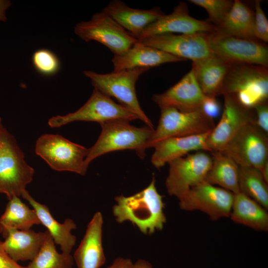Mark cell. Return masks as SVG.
Segmentation results:
<instances>
[{"mask_svg":"<svg viewBox=\"0 0 268 268\" xmlns=\"http://www.w3.org/2000/svg\"><path fill=\"white\" fill-rule=\"evenodd\" d=\"M163 197L157 191L153 176L150 183L142 191L129 197H115L117 204L113 207V213L116 221H129L144 234L162 230L166 222Z\"/></svg>","mask_w":268,"mask_h":268,"instance_id":"cell-1","label":"cell"},{"mask_svg":"<svg viewBox=\"0 0 268 268\" xmlns=\"http://www.w3.org/2000/svg\"><path fill=\"white\" fill-rule=\"evenodd\" d=\"M100 125V134L95 144L89 149L84 160L86 170L92 160L113 151L134 150L139 157H144L147 144L154 129L147 126L136 127L126 121H113Z\"/></svg>","mask_w":268,"mask_h":268,"instance_id":"cell-2","label":"cell"},{"mask_svg":"<svg viewBox=\"0 0 268 268\" xmlns=\"http://www.w3.org/2000/svg\"><path fill=\"white\" fill-rule=\"evenodd\" d=\"M233 94L243 106L254 109L267 101V67L245 64H231L219 95Z\"/></svg>","mask_w":268,"mask_h":268,"instance_id":"cell-3","label":"cell"},{"mask_svg":"<svg viewBox=\"0 0 268 268\" xmlns=\"http://www.w3.org/2000/svg\"><path fill=\"white\" fill-rule=\"evenodd\" d=\"M147 67H136L101 74L85 70L94 88L110 97L115 98L121 105L135 114L146 126L154 129L151 120L139 104L135 92V83L139 77L149 70Z\"/></svg>","mask_w":268,"mask_h":268,"instance_id":"cell-4","label":"cell"},{"mask_svg":"<svg viewBox=\"0 0 268 268\" xmlns=\"http://www.w3.org/2000/svg\"><path fill=\"white\" fill-rule=\"evenodd\" d=\"M34 174L15 137L4 127L0 135V189L8 200L20 197Z\"/></svg>","mask_w":268,"mask_h":268,"instance_id":"cell-5","label":"cell"},{"mask_svg":"<svg viewBox=\"0 0 268 268\" xmlns=\"http://www.w3.org/2000/svg\"><path fill=\"white\" fill-rule=\"evenodd\" d=\"M35 151L55 171H70L82 175L86 173L84 160L89 149L61 135L42 134L36 142Z\"/></svg>","mask_w":268,"mask_h":268,"instance_id":"cell-6","label":"cell"},{"mask_svg":"<svg viewBox=\"0 0 268 268\" xmlns=\"http://www.w3.org/2000/svg\"><path fill=\"white\" fill-rule=\"evenodd\" d=\"M136 119L139 118L134 112L94 88L89 99L79 109L65 116L53 117L48 123L51 128H59L75 121L95 122L100 124L113 121L130 122Z\"/></svg>","mask_w":268,"mask_h":268,"instance_id":"cell-7","label":"cell"},{"mask_svg":"<svg viewBox=\"0 0 268 268\" xmlns=\"http://www.w3.org/2000/svg\"><path fill=\"white\" fill-rule=\"evenodd\" d=\"M158 126L146 146L153 147L159 141L166 138L204 134L212 131L214 120L206 116L201 109L181 111L172 107L160 108Z\"/></svg>","mask_w":268,"mask_h":268,"instance_id":"cell-8","label":"cell"},{"mask_svg":"<svg viewBox=\"0 0 268 268\" xmlns=\"http://www.w3.org/2000/svg\"><path fill=\"white\" fill-rule=\"evenodd\" d=\"M212 157L203 151L189 153L169 162L165 186L168 193L178 200L192 188L205 181Z\"/></svg>","mask_w":268,"mask_h":268,"instance_id":"cell-9","label":"cell"},{"mask_svg":"<svg viewBox=\"0 0 268 268\" xmlns=\"http://www.w3.org/2000/svg\"><path fill=\"white\" fill-rule=\"evenodd\" d=\"M74 32L86 42L100 43L114 55L124 53L138 41L103 11L93 14L89 21L78 23Z\"/></svg>","mask_w":268,"mask_h":268,"instance_id":"cell-10","label":"cell"},{"mask_svg":"<svg viewBox=\"0 0 268 268\" xmlns=\"http://www.w3.org/2000/svg\"><path fill=\"white\" fill-rule=\"evenodd\" d=\"M211 53L230 64H245L268 67V49L258 40L206 33Z\"/></svg>","mask_w":268,"mask_h":268,"instance_id":"cell-11","label":"cell"},{"mask_svg":"<svg viewBox=\"0 0 268 268\" xmlns=\"http://www.w3.org/2000/svg\"><path fill=\"white\" fill-rule=\"evenodd\" d=\"M239 166L252 167L261 170L268 162V134L255 123L243 127L223 151Z\"/></svg>","mask_w":268,"mask_h":268,"instance_id":"cell-12","label":"cell"},{"mask_svg":"<svg viewBox=\"0 0 268 268\" xmlns=\"http://www.w3.org/2000/svg\"><path fill=\"white\" fill-rule=\"evenodd\" d=\"M233 198L231 192L204 181L179 199V205L184 210L203 212L215 221L229 217Z\"/></svg>","mask_w":268,"mask_h":268,"instance_id":"cell-13","label":"cell"},{"mask_svg":"<svg viewBox=\"0 0 268 268\" xmlns=\"http://www.w3.org/2000/svg\"><path fill=\"white\" fill-rule=\"evenodd\" d=\"M223 96L224 106L221 118L207 139L210 152L223 151L242 127L249 123H256L254 109L242 105L233 94Z\"/></svg>","mask_w":268,"mask_h":268,"instance_id":"cell-14","label":"cell"},{"mask_svg":"<svg viewBox=\"0 0 268 268\" xmlns=\"http://www.w3.org/2000/svg\"><path fill=\"white\" fill-rule=\"evenodd\" d=\"M138 41L185 60H191L192 63L203 60L212 54L208 46L206 33H164L150 36Z\"/></svg>","mask_w":268,"mask_h":268,"instance_id":"cell-15","label":"cell"},{"mask_svg":"<svg viewBox=\"0 0 268 268\" xmlns=\"http://www.w3.org/2000/svg\"><path fill=\"white\" fill-rule=\"evenodd\" d=\"M215 30V26L211 23L197 19L190 15L187 4L184 2H180L171 13L163 14L148 25L138 40L164 33L194 34L213 32Z\"/></svg>","mask_w":268,"mask_h":268,"instance_id":"cell-16","label":"cell"},{"mask_svg":"<svg viewBox=\"0 0 268 268\" xmlns=\"http://www.w3.org/2000/svg\"><path fill=\"white\" fill-rule=\"evenodd\" d=\"M205 97L191 69L175 85L162 93L153 94L152 98L160 108L172 107L187 112L201 109Z\"/></svg>","mask_w":268,"mask_h":268,"instance_id":"cell-17","label":"cell"},{"mask_svg":"<svg viewBox=\"0 0 268 268\" xmlns=\"http://www.w3.org/2000/svg\"><path fill=\"white\" fill-rule=\"evenodd\" d=\"M211 131L199 134L171 137L159 141L153 146L155 149L151 159L152 164L159 168L193 151L210 152L207 139Z\"/></svg>","mask_w":268,"mask_h":268,"instance_id":"cell-18","label":"cell"},{"mask_svg":"<svg viewBox=\"0 0 268 268\" xmlns=\"http://www.w3.org/2000/svg\"><path fill=\"white\" fill-rule=\"evenodd\" d=\"M103 224L102 213L96 212L88 224L85 234L74 253L73 258L78 268H100L105 264Z\"/></svg>","mask_w":268,"mask_h":268,"instance_id":"cell-19","label":"cell"},{"mask_svg":"<svg viewBox=\"0 0 268 268\" xmlns=\"http://www.w3.org/2000/svg\"><path fill=\"white\" fill-rule=\"evenodd\" d=\"M186 61L158 49L144 45L138 41L124 53L114 55V71L136 67H150L162 64Z\"/></svg>","mask_w":268,"mask_h":268,"instance_id":"cell-20","label":"cell"},{"mask_svg":"<svg viewBox=\"0 0 268 268\" xmlns=\"http://www.w3.org/2000/svg\"><path fill=\"white\" fill-rule=\"evenodd\" d=\"M102 11L137 39L148 25L164 14L158 7L133 8L119 0L110 1Z\"/></svg>","mask_w":268,"mask_h":268,"instance_id":"cell-21","label":"cell"},{"mask_svg":"<svg viewBox=\"0 0 268 268\" xmlns=\"http://www.w3.org/2000/svg\"><path fill=\"white\" fill-rule=\"evenodd\" d=\"M21 196L32 206L41 224L47 228L55 244L60 246L62 253L70 254L76 242V237L71 233L76 228L73 220L67 218L63 223L59 222L52 216L48 207L36 201L26 190Z\"/></svg>","mask_w":268,"mask_h":268,"instance_id":"cell-22","label":"cell"},{"mask_svg":"<svg viewBox=\"0 0 268 268\" xmlns=\"http://www.w3.org/2000/svg\"><path fill=\"white\" fill-rule=\"evenodd\" d=\"M230 66L231 64L213 54L192 63L195 77L206 96L219 95Z\"/></svg>","mask_w":268,"mask_h":268,"instance_id":"cell-23","label":"cell"},{"mask_svg":"<svg viewBox=\"0 0 268 268\" xmlns=\"http://www.w3.org/2000/svg\"><path fill=\"white\" fill-rule=\"evenodd\" d=\"M45 235L31 229L11 230L2 242L3 248L15 262L32 261L38 253Z\"/></svg>","mask_w":268,"mask_h":268,"instance_id":"cell-24","label":"cell"},{"mask_svg":"<svg viewBox=\"0 0 268 268\" xmlns=\"http://www.w3.org/2000/svg\"><path fill=\"white\" fill-rule=\"evenodd\" d=\"M254 12L243 2L235 0L222 21L215 26V31L223 35L257 40L254 36Z\"/></svg>","mask_w":268,"mask_h":268,"instance_id":"cell-25","label":"cell"},{"mask_svg":"<svg viewBox=\"0 0 268 268\" xmlns=\"http://www.w3.org/2000/svg\"><path fill=\"white\" fill-rule=\"evenodd\" d=\"M267 209L244 194H234L229 217L238 224L254 230H268V214Z\"/></svg>","mask_w":268,"mask_h":268,"instance_id":"cell-26","label":"cell"},{"mask_svg":"<svg viewBox=\"0 0 268 268\" xmlns=\"http://www.w3.org/2000/svg\"><path fill=\"white\" fill-rule=\"evenodd\" d=\"M212 163L205 181L236 194L240 192L238 185L239 166L223 151L210 152Z\"/></svg>","mask_w":268,"mask_h":268,"instance_id":"cell-27","label":"cell"},{"mask_svg":"<svg viewBox=\"0 0 268 268\" xmlns=\"http://www.w3.org/2000/svg\"><path fill=\"white\" fill-rule=\"evenodd\" d=\"M40 224L35 211L23 203L19 197L13 196L9 200L0 217V233L4 238L11 230H28Z\"/></svg>","mask_w":268,"mask_h":268,"instance_id":"cell-28","label":"cell"},{"mask_svg":"<svg viewBox=\"0 0 268 268\" xmlns=\"http://www.w3.org/2000/svg\"><path fill=\"white\" fill-rule=\"evenodd\" d=\"M261 171L252 167L239 166L240 192L268 209V186Z\"/></svg>","mask_w":268,"mask_h":268,"instance_id":"cell-29","label":"cell"},{"mask_svg":"<svg viewBox=\"0 0 268 268\" xmlns=\"http://www.w3.org/2000/svg\"><path fill=\"white\" fill-rule=\"evenodd\" d=\"M55 243L47 230L35 257L26 268H72L73 258L70 254L57 252Z\"/></svg>","mask_w":268,"mask_h":268,"instance_id":"cell-30","label":"cell"},{"mask_svg":"<svg viewBox=\"0 0 268 268\" xmlns=\"http://www.w3.org/2000/svg\"><path fill=\"white\" fill-rule=\"evenodd\" d=\"M32 62L35 70L45 76L55 74L61 68V63L58 57L47 49L36 51L32 55Z\"/></svg>","mask_w":268,"mask_h":268,"instance_id":"cell-31","label":"cell"},{"mask_svg":"<svg viewBox=\"0 0 268 268\" xmlns=\"http://www.w3.org/2000/svg\"><path fill=\"white\" fill-rule=\"evenodd\" d=\"M189 1L206 10L209 22L219 25L230 10L233 1L229 0H189Z\"/></svg>","mask_w":268,"mask_h":268,"instance_id":"cell-32","label":"cell"},{"mask_svg":"<svg viewBox=\"0 0 268 268\" xmlns=\"http://www.w3.org/2000/svg\"><path fill=\"white\" fill-rule=\"evenodd\" d=\"M254 33L256 39L268 42V20L261 7V1H255Z\"/></svg>","mask_w":268,"mask_h":268,"instance_id":"cell-33","label":"cell"},{"mask_svg":"<svg viewBox=\"0 0 268 268\" xmlns=\"http://www.w3.org/2000/svg\"><path fill=\"white\" fill-rule=\"evenodd\" d=\"M201 109L208 117L214 120L221 113V106L216 97L206 96L201 106Z\"/></svg>","mask_w":268,"mask_h":268,"instance_id":"cell-34","label":"cell"},{"mask_svg":"<svg viewBox=\"0 0 268 268\" xmlns=\"http://www.w3.org/2000/svg\"><path fill=\"white\" fill-rule=\"evenodd\" d=\"M106 268H153L150 263L139 259L134 264L129 258H117Z\"/></svg>","mask_w":268,"mask_h":268,"instance_id":"cell-35","label":"cell"},{"mask_svg":"<svg viewBox=\"0 0 268 268\" xmlns=\"http://www.w3.org/2000/svg\"><path fill=\"white\" fill-rule=\"evenodd\" d=\"M256 114V124L263 131L268 133V101L261 103L254 108Z\"/></svg>","mask_w":268,"mask_h":268,"instance_id":"cell-36","label":"cell"},{"mask_svg":"<svg viewBox=\"0 0 268 268\" xmlns=\"http://www.w3.org/2000/svg\"><path fill=\"white\" fill-rule=\"evenodd\" d=\"M0 268H26L13 261L4 250L2 242L0 240Z\"/></svg>","mask_w":268,"mask_h":268,"instance_id":"cell-37","label":"cell"},{"mask_svg":"<svg viewBox=\"0 0 268 268\" xmlns=\"http://www.w3.org/2000/svg\"><path fill=\"white\" fill-rule=\"evenodd\" d=\"M11 2L7 0H0V20L5 22L7 20L6 11L10 6Z\"/></svg>","mask_w":268,"mask_h":268,"instance_id":"cell-38","label":"cell"},{"mask_svg":"<svg viewBox=\"0 0 268 268\" xmlns=\"http://www.w3.org/2000/svg\"><path fill=\"white\" fill-rule=\"evenodd\" d=\"M265 181L268 183V162H267L260 170Z\"/></svg>","mask_w":268,"mask_h":268,"instance_id":"cell-39","label":"cell"},{"mask_svg":"<svg viewBox=\"0 0 268 268\" xmlns=\"http://www.w3.org/2000/svg\"><path fill=\"white\" fill-rule=\"evenodd\" d=\"M4 128V127L3 126L2 124V119L1 117H0V135Z\"/></svg>","mask_w":268,"mask_h":268,"instance_id":"cell-40","label":"cell"},{"mask_svg":"<svg viewBox=\"0 0 268 268\" xmlns=\"http://www.w3.org/2000/svg\"><path fill=\"white\" fill-rule=\"evenodd\" d=\"M0 193L4 194L3 191L1 189H0Z\"/></svg>","mask_w":268,"mask_h":268,"instance_id":"cell-41","label":"cell"}]
</instances>
